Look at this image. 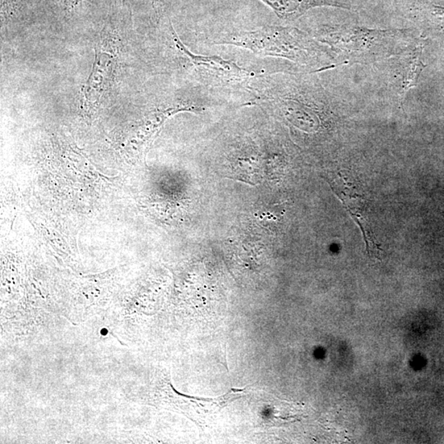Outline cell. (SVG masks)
Wrapping results in <instances>:
<instances>
[{
  "label": "cell",
  "instance_id": "cell-4",
  "mask_svg": "<svg viewBox=\"0 0 444 444\" xmlns=\"http://www.w3.org/2000/svg\"><path fill=\"white\" fill-rule=\"evenodd\" d=\"M174 43L188 58L191 65L203 80L218 85L240 84L252 77L250 72L239 67L235 62L219 56L196 55L189 51L172 27Z\"/></svg>",
  "mask_w": 444,
  "mask_h": 444
},
{
  "label": "cell",
  "instance_id": "cell-8",
  "mask_svg": "<svg viewBox=\"0 0 444 444\" xmlns=\"http://www.w3.org/2000/svg\"><path fill=\"white\" fill-rule=\"evenodd\" d=\"M413 11L421 22L433 27H444V8L434 5L425 0H417L414 3Z\"/></svg>",
  "mask_w": 444,
  "mask_h": 444
},
{
  "label": "cell",
  "instance_id": "cell-3",
  "mask_svg": "<svg viewBox=\"0 0 444 444\" xmlns=\"http://www.w3.org/2000/svg\"><path fill=\"white\" fill-rule=\"evenodd\" d=\"M401 33L400 31L335 26L319 31L317 37L336 51L351 56V59L362 60H375L391 53L394 39Z\"/></svg>",
  "mask_w": 444,
  "mask_h": 444
},
{
  "label": "cell",
  "instance_id": "cell-7",
  "mask_svg": "<svg viewBox=\"0 0 444 444\" xmlns=\"http://www.w3.org/2000/svg\"><path fill=\"white\" fill-rule=\"evenodd\" d=\"M421 47H417L416 51L406 60L402 74L401 84L399 91V102L404 103V100L410 89L414 88L417 84L418 78L420 76L423 69L425 67L421 60Z\"/></svg>",
  "mask_w": 444,
  "mask_h": 444
},
{
  "label": "cell",
  "instance_id": "cell-5",
  "mask_svg": "<svg viewBox=\"0 0 444 444\" xmlns=\"http://www.w3.org/2000/svg\"><path fill=\"white\" fill-rule=\"evenodd\" d=\"M331 185L336 194L346 206L352 218H354L355 222L362 230L368 254L380 259L379 255L382 250L375 235H373L371 222L369 221L368 210H365L368 209V207L364 197L357 194L353 190L354 187L344 180L342 176L336 178L333 183H331Z\"/></svg>",
  "mask_w": 444,
  "mask_h": 444
},
{
  "label": "cell",
  "instance_id": "cell-9",
  "mask_svg": "<svg viewBox=\"0 0 444 444\" xmlns=\"http://www.w3.org/2000/svg\"><path fill=\"white\" fill-rule=\"evenodd\" d=\"M24 1L25 0H3V8H4V10H8L12 14V12L19 10Z\"/></svg>",
  "mask_w": 444,
  "mask_h": 444
},
{
  "label": "cell",
  "instance_id": "cell-1",
  "mask_svg": "<svg viewBox=\"0 0 444 444\" xmlns=\"http://www.w3.org/2000/svg\"><path fill=\"white\" fill-rule=\"evenodd\" d=\"M214 44L234 45L256 55L283 58L310 67L322 65L321 47L296 28L268 27L223 36Z\"/></svg>",
  "mask_w": 444,
  "mask_h": 444
},
{
  "label": "cell",
  "instance_id": "cell-6",
  "mask_svg": "<svg viewBox=\"0 0 444 444\" xmlns=\"http://www.w3.org/2000/svg\"><path fill=\"white\" fill-rule=\"evenodd\" d=\"M264 1L273 8L279 18L288 21L300 18L312 8L342 7V3L333 1V0H264Z\"/></svg>",
  "mask_w": 444,
  "mask_h": 444
},
{
  "label": "cell",
  "instance_id": "cell-2",
  "mask_svg": "<svg viewBox=\"0 0 444 444\" xmlns=\"http://www.w3.org/2000/svg\"><path fill=\"white\" fill-rule=\"evenodd\" d=\"M246 388H232L222 396L203 398L185 396L174 389L170 373H164L153 386L152 394L148 404L163 406L174 412L185 414L199 425L214 420L215 416L231 401L242 397Z\"/></svg>",
  "mask_w": 444,
  "mask_h": 444
}]
</instances>
